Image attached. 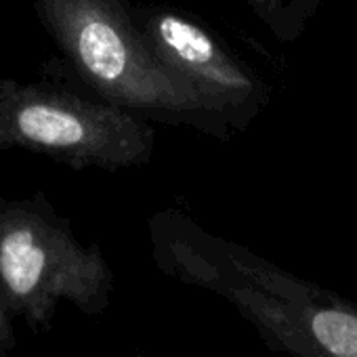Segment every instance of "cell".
Instances as JSON below:
<instances>
[{
	"label": "cell",
	"mask_w": 357,
	"mask_h": 357,
	"mask_svg": "<svg viewBox=\"0 0 357 357\" xmlns=\"http://www.w3.org/2000/svg\"><path fill=\"white\" fill-rule=\"evenodd\" d=\"M321 0H248L257 20L284 43L296 40L317 13Z\"/></svg>",
	"instance_id": "6"
},
{
	"label": "cell",
	"mask_w": 357,
	"mask_h": 357,
	"mask_svg": "<svg viewBox=\"0 0 357 357\" xmlns=\"http://www.w3.org/2000/svg\"><path fill=\"white\" fill-rule=\"evenodd\" d=\"M72 72L103 101L145 120L227 141L234 130L145 43L128 0H32Z\"/></svg>",
	"instance_id": "2"
},
{
	"label": "cell",
	"mask_w": 357,
	"mask_h": 357,
	"mask_svg": "<svg viewBox=\"0 0 357 357\" xmlns=\"http://www.w3.org/2000/svg\"><path fill=\"white\" fill-rule=\"evenodd\" d=\"M9 149L47 155L74 170L118 172L151 162L155 128L103 99L0 78V151Z\"/></svg>",
	"instance_id": "4"
},
{
	"label": "cell",
	"mask_w": 357,
	"mask_h": 357,
	"mask_svg": "<svg viewBox=\"0 0 357 357\" xmlns=\"http://www.w3.org/2000/svg\"><path fill=\"white\" fill-rule=\"evenodd\" d=\"M139 357H147V355H139Z\"/></svg>",
	"instance_id": "8"
},
{
	"label": "cell",
	"mask_w": 357,
	"mask_h": 357,
	"mask_svg": "<svg viewBox=\"0 0 357 357\" xmlns=\"http://www.w3.org/2000/svg\"><path fill=\"white\" fill-rule=\"evenodd\" d=\"M137 26L160 59L236 132L246 130L269 101V86L204 24L168 7L132 5Z\"/></svg>",
	"instance_id": "5"
},
{
	"label": "cell",
	"mask_w": 357,
	"mask_h": 357,
	"mask_svg": "<svg viewBox=\"0 0 357 357\" xmlns=\"http://www.w3.org/2000/svg\"><path fill=\"white\" fill-rule=\"evenodd\" d=\"M114 271L99 244H84L45 192L0 198V296L13 319L49 332L59 303L103 315Z\"/></svg>",
	"instance_id": "3"
},
{
	"label": "cell",
	"mask_w": 357,
	"mask_h": 357,
	"mask_svg": "<svg viewBox=\"0 0 357 357\" xmlns=\"http://www.w3.org/2000/svg\"><path fill=\"white\" fill-rule=\"evenodd\" d=\"M20 347V338L15 332V319L7 313L3 296H0V357H11Z\"/></svg>",
	"instance_id": "7"
},
{
	"label": "cell",
	"mask_w": 357,
	"mask_h": 357,
	"mask_svg": "<svg viewBox=\"0 0 357 357\" xmlns=\"http://www.w3.org/2000/svg\"><path fill=\"white\" fill-rule=\"evenodd\" d=\"M158 271L227 301L273 353L357 357V303L303 280L178 208L147 221Z\"/></svg>",
	"instance_id": "1"
}]
</instances>
